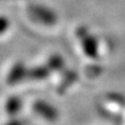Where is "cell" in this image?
<instances>
[{
    "label": "cell",
    "instance_id": "cell-2",
    "mask_svg": "<svg viewBox=\"0 0 125 125\" xmlns=\"http://www.w3.org/2000/svg\"><path fill=\"white\" fill-rule=\"evenodd\" d=\"M76 36L80 40L81 47L85 55L91 58H96L98 56V42L93 34L89 32L87 27H78L76 29Z\"/></svg>",
    "mask_w": 125,
    "mask_h": 125
},
{
    "label": "cell",
    "instance_id": "cell-3",
    "mask_svg": "<svg viewBox=\"0 0 125 125\" xmlns=\"http://www.w3.org/2000/svg\"><path fill=\"white\" fill-rule=\"evenodd\" d=\"M33 109L38 115H40L44 119L48 121H55L58 118V112L53 105L45 102L43 100H39L33 104Z\"/></svg>",
    "mask_w": 125,
    "mask_h": 125
},
{
    "label": "cell",
    "instance_id": "cell-7",
    "mask_svg": "<svg viewBox=\"0 0 125 125\" xmlns=\"http://www.w3.org/2000/svg\"><path fill=\"white\" fill-rule=\"evenodd\" d=\"M78 78V75L76 72H73V71H69L67 73V75L64 77V79L62 80V83L60 84V87L57 88V93L62 94L66 90H67L70 85H71L74 81H76Z\"/></svg>",
    "mask_w": 125,
    "mask_h": 125
},
{
    "label": "cell",
    "instance_id": "cell-4",
    "mask_svg": "<svg viewBox=\"0 0 125 125\" xmlns=\"http://www.w3.org/2000/svg\"><path fill=\"white\" fill-rule=\"evenodd\" d=\"M27 72H28V70L26 69L25 65L23 62H16L11 67V69L10 70V72L6 76L7 84L14 85V84H17L18 83H20L25 77H27Z\"/></svg>",
    "mask_w": 125,
    "mask_h": 125
},
{
    "label": "cell",
    "instance_id": "cell-10",
    "mask_svg": "<svg viewBox=\"0 0 125 125\" xmlns=\"http://www.w3.org/2000/svg\"><path fill=\"white\" fill-rule=\"evenodd\" d=\"M4 125H24V124H23V122H22V121H20V120H13V121L7 122Z\"/></svg>",
    "mask_w": 125,
    "mask_h": 125
},
{
    "label": "cell",
    "instance_id": "cell-9",
    "mask_svg": "<svg viewBox=\"0 0 125 125\" xmlns=\"http://www.w3.org/2000/svg\"><path fill=\"white\" fill-rule=\"evenodd\" d=\"M9 28H10V20L4 16H0V34L5 32Z\"/></svg>",
    "mask_w": 125,
    "mask_h": 125
},
{
    "label": "cell",
    "instance_id": "cell-8",
    "mask_svg": "<svg viewBox=\"0 0 125 125\" xmlns=\"http://www.w3.org/2000/svg\"><path fill=\"white\" fill-rule=\"evenodd\" d=\"M47 66L51 69V71H61L64 67V60L61 55L54 54V55L49 57Z\"/></svg>",
    "mask_w": 125,
    "mask_h": 125
},
{
    "label": "cell",
    "instance_id": "cell-6",
    "mask_svg": "<svg viewBox=\"0 0 125 125\" xmlns=\"http://www.w3.org/2000/svg\"><path fill=\"white\" fill-rule=\"evenodd\" d=\"M22 106V101L17 96H11L5 102V112L10 116L18 114Z\"/></svg>",
    "mask_w": 125,
    "mask_h": 125
},
{
    "label": "cell",
    "instance_id": "cell-1",
    "mask_svg": "<svg viewBox=\"0 0 125 125\" xmlns=\"http://www.w3.org/2000/svg\"><path fill=\"white\" fill-rule=\"evenodd\" d=\"M29 17L38 23L52 26L57 22V15L53 10L41 4H31L28 6Z\"/></svg>",
    "mask_w": 125,
    "mask_h": 125
},
{
    "label": "cell",
    "instance_id": "cell-5",
    "mask_svg": "<svg viewBox=\"0 0 125 125\" xmlns=\"http://www.w3.org/2000/svg\"><path fill=\"white\" fill-rule=\"evenodd\" d=\"M50 69L48 66H37L28 70L27 72V78L29 79H34V80H41V79H45L49 76L50 74Z\"/></svg>",
    "mask_w": 125,
    "mask_h": 125
}]
</instances>
